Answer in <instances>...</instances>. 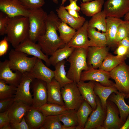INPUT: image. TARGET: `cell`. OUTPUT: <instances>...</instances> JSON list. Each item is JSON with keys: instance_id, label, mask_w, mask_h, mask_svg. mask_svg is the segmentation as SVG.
I'll return each mask as SVG.
<instances>
[{"instance_id": "cell-1", "label": "cell", "mask_w": 129, "mask_h": 129, "mask_svg": "<svg viewBox=\"0 0 129 129\" xmlns=\"http://www.w3.org/2000/svg\"><path fill=\"white\" fill-rule=\"evenodd\" d=\"M58 15L53 11L48 14L45 20L46 31L40 37L38 44L43 52L48 56H51L61 46L65 45L58 36L57 31L61 22Z\"/></svg>"}, {"instance_id": "cell-2", "label": "cell", "mask_w": 129, "mask_h": 129, "mask_svg": "<svg viewBox=\"0 0 129 129\" xmlns=\"http://www.w3.org/2000/svg\"><path fill=\"white\" fill-rule=\"evenodd\" d=\"M29 29L28 17L19 16L10 18L7 29V38L15 48L28 38Z\"/></svg>"}, {"instance_id": "cell-3", "label": "cell", "mask_w": 129, "mask_h": 129, "mask_svg": "<svg viewBox=\"0 0 129 129\" xmlns=\"http://www.w3.org/2000/svg\"><path fill=\"white\" fill-rule=\"evenodd\" d=\"M87 48H75L67 59L70 64L67 76L70 80L77 83L80 81L82 72L89 69L87 62Z\"/></svg>"}, {"instance_id": "cell-4", "label": "cell", "mask_w": 129, "mask_h": 129, "mask_svg": "<svg viewBox=\"0 0 129 129\" xmlns=\"http://www.w3.org/2000/svg\"><path fill=\"white\" fill-rule=\"evenodd\" d=\"M29 29L28 38L36 43L46 31L45 20L48 14L42 8L29 10Z\"/></svg>"}, {"instance_id": "cell-5", "label": "cell", "mask_w": 129, "mask_h": 129, "mask_svg": "<svg viewBox=\"0 0 129 129\" xmlns=\"http://www.w3.org/2000/svg\"><path fill=\"white\" fill-rule=\"evenodd\" d=\"M9 65L12 70H17L22 73L29 72L35 64L37 58L29 57L27 54L12 49L9 54Z\"/></svg>"}, {"instance_id": "cell-6", "label": "cell", "mask_w": 129, "mask_h": 129, "mask_svg": "<svg viewBox=\"0 0 129 129\" xmlns=\"http://www.w3.org/2000/svg\"><path fill=\"white\" fill-rule=\"evenodd\" d=\"M65 106L70 110L77 111L84 100L79 90L77 83L73 81L61 88Z\"/></svg>"}, {"instance_id": "cell-7", "label": "cell", "mask_w": 129, "mask_h": 129, "mask_svg": "<svg viewBox=\"0 0 129 129\" xmlns=\"http://www.w3.org/2000/svg\"><path fill=\"white\" fill-rule=\"evenodd\" d=\"M129 66L124 61L109 72L118 91L126 95L129 94Z\"/></svg>"}, {"instance_id": "cell-8", "label": "cell", "mask_w": 129, "mask_h": 129, "mask_svg": "<svg viewBox=\"0 0 129 129\" xmlns=\"http://www.w3.org/2000/svg\"><path fill=\"white\" fill-rule=\"evenodd\" d=\"M110 78L109 72L90 67L88 70L82 72L80 81H93L98 82L104 86H108L115 85L113 81L110 80Z\"/></svg>"}, {"instance_id": "cell-9", "label": "cell", "mask_w": 129, "mask_h": 129, "mask_svg": "<svg viewBox=\"0 0 129 129\" xmlns=\"http://www.w3.org/2000/svg\"><path fill=\"white\" fill-rule=\"evenodd\" d=\"M104 5L107 17L120 19L129 12V0H107Z\"/></svg>"}, {"instance_id": "cell-10", "label": "cell", "mask_w": 129, "mask_h": 129, "mask_svg": "<svg viewBox=\"0 0 129 129\" xmlns=\"http://www.w3.org/2000/svg\"><path fill=\"white\" fill-rule=\"evenodd\" d=\"M34 79L29 72L23 73L20 83L17 87L15 97L32 105L33 101L32 96L30 91L31 83Z\"/></svg>"}, {"instance_id": "cell-11", "label": "cell", "mask_w": 129, "mask_h": 129, "mask_svg": "<svg viewBox=\"0 0 129 129\" xmlns=\"http://www.w3.org/2000/svg\"><path fill=\"white\" fill-rule=\"evenodd\" d=\"M0 10L10 18L22 16L28 17L29 10L20 0H0Z\"/></svg>"}, {"instance_id": "cell-12", "label": "cell", "mask_w": 129, "mask_h": 129, "mask_svg": "<svg viewBox=\"0 0 129 129\" xmlns=\"http://www.w3.org/2000/svg\"><path fill=\"white\" fill-rule=\"evenodd\" d=\"M107 115L103 126L105 129H120L124 123L121 120L115 104L108 99L106 102Z\"/></svg>"}, {"instance_id": "cell-13", "label": "cell", "mask_w": 129, "mask_h": 129, "mask_svg": "<svg viewBox=\"0 0 129 129\" xmlns=\"http://www.w3.org/2000/svg\"><path fill=\"white\" fill-rule=\"evenodd\" d=\"M47 83L42 80L34 79L30 86L33 92L32 107L34 108L47 103Z\"/></svg>"}, {"instance_id": "cell-14", "label": "cell", "mask_w": 129, "mask_h": 129, "mask_svg": "<svg viewBox=\"0 0 129 129\" xmlns=\"http://www.w3.org/2000/svg\"><path fill=\"white\" fill-rule=\"evenodd\" d=\"M97 107L88 117L84 129H105L103 126L106 118L107 110L102 108L100 98L97 96Z\"/></svg>"}, {"instance_id": "cell-15", "label": "cell", "mask_w": 129, "mask_h": 129, "mask_svg": "<svg viewBox=\"0 0 129 129\" xmlns=\"http://www.w3.org/2000/svg\"><path fill=\"white\" fill-rule=\"evenodd\" d=\"M14 49L43 60L48 66L51 65L48 56L43 52L38 44L32 41L29 38L21 43Z\"/></svg>"}, {"instance_id": "cell-16", "label": "cell", "mask_w": 129, "mask_h": 129, "mask_svg": "<svg viewBox=\"0 0 129 129\" xmlns=\"http://www.w3.org/2000/svg\"><path fill=\"white\" fill-rule=\"evenodd\" d=\"M108 48L106 46H90L87 48V62L89 68H99L108 54Z\"/></svg>"}, {"instance_id": "cell-17", "label": "cell", "mask_w": 129, "mask_h": 129, "mask_svg": "<svg viewBox=\"0 0 129 129\" xmlns=\"http://www.w3.org/2000/svg\"><path fill=\"white\" fill-rule=\"evenodd\" d=\"M88 21H86L83 25L76 31L71 40L67 44L75 48H87L96 46L88 39L87 29Z\"/></svg>"}, {"instance_id": "cell-18", "label": "cell", "mask_w": 129, "mask_h": 129, "mask_svg": "<svg viewBox=\"0 0 129 129\" xmlns=\"http://www.w3.org/2000/svg\"><path fill=\"white\" fill-rule=\"evenodd\" d=\"M10 68L8 60L0 62V79L4 80L7 84L17 87L22 78L23 73L16 70L13 72Z\"/></svg>"}, {"instance_id": "cell-19", "label": "cell", "mask_w": 129, "mask_h": 129, "mask_svg": "<svg viewBox=\"0 0 129 129\" xmlns=\"http://www.w3.org/2000/svg\"><path fill=\"white\" fill-rule=\"evenodd\" d=\"M29 72L34 79L42 80L47 83L51 82L54 77V71L45 65L42 60L38 58Z\"/></svg>"}, {"instance_id": "cell-20", "label": "cell", "mask_w": 129, "mask_h": 129, "mask_svg": "<svg viewBox=\"0 0 129 129\" xmlns=\"http://www.w3.org/2000/svg\"><path fill=\"white\" fill-rule=\"evenodd\" d=\"M32 108V105L20 100L16 99L8 110L10 123L20 122L27 112Z\"/></svg>"}, {"instance_id": "cell-21", "label": "cell", "mask_w": 129, "mask_h": 129, "mask_svg": "<svg viewBox=\"0 0 129 129\" xmlns=\"http://www.w3.org/2000/svg\"><path fill=\"white\" fill-rule=\"evenodd\" d=\"M95 81H89L88 82L80 81L77 85L80 92L84 100L90 105L93 110L97 107V96L95 94L94 88Z\"/></svg>"}, {"instance_id": "cell-22", "label": "cell", "mask_w": 129, "mask_h": 129, "mask_svg": "<svg viewBox=\"0 0 129 129\" xmlns=\"http://www.w3.org/2000/svg\"><path fill=\"white\" fill-rule=\"evenodd\" d=\"M123 20L120 18L107 17L106 18L105 33L107 46L110 47L117 46L116 36L118 27Z\"/></svg>"}, {"instance_id": "cell-23", "label": "cell", "mask_w": 129, "mask_h": 129, "mask_svg": "<svg viewBox=\"0 0 129 129\" xmlns=\"http://www.w3.org/2000/svg\"><path fill=\"white\" fill-rule=\"evenodd\" d=\"M47 103H54L65 106L62 97L61 87L60 84L54 78L51 82L47 83Z\"/></svg>"}, {"instance_id": "cell-24", "label": "cell", "mask_w": 129, "mask_h": 129, "mask_svg": "<svg viewBox=\"0 0 129 129\" xmlns=\"http://www.w3.org/2000/svg\"><path fill=\"white\" fill-rule=\"evenodd\" d=\"M56 11L58 17L62 22L69 25L76 30H78L81 27L86 21L85 18L83 16L76 18L71 15L63 5H60Z\"/></svg>"}, {"instance_id": "cell-25", "label": "cell", "mask_w": 129, "mask_h": 129, "mask_svg": "<svg viewBox=\"0 0 129 129\" xmlns=\"http://www.w3.org/2000/svg\"><path fill=\"white\" fill-rule=\"evenodd\" d=\"M126 95L118 91L116 93H112L108 99L116 105L119 111L120 118L124 123L129 114V105L125 103L124 100Z\"/></svg>"}, {"instance_id": "cell-26", "label": "cell", "mask_w": 129, "mask_h": 129, "mask_svg": "<svg viewBox=\"0 0 129 129\" xmlns=\"http://www.w3.org/2000/svg\"><path fill=\"white\" fill-rule=\"evenodd\" d=\"M94 90L95 94L100 99L103 108L107 110L106 102L108 97L113 92L116 93L118 90L114 85L106 86L101 85L99 82L95 81Z\"/></svg>"}, {"instance_id": "cell-27", "label": "cell", "mask_w": 129, "mask_h": 129, "mask_svg": "<svg viewBox=\"0 0 129 129\" xmlns=\"http://www.w3.org/2000/svg\"><path fill=\"white\" fill-rule=\"evenodd\" d=\"M40 111L32 108L26 113L24 117L31 129H39L46 117Z\"/></svg>"}, {"instance_id": "cell-28", "label": "cell", "mask_w": 129, "mask_h": 129, "mask_svg": "<svg viewBox=\"0 0 129 129\" xmlns=\"http://www.w3.org/2000/svg\"><path fill=\"white\" fill-rule=\"evenodd\" d=\"M104 2V0H95L87 2H81L80 4L81 10L86 16L92 17L102 11Z\"/></svg>"}, {"instance_id": "cell-29", "label": "cell", "mask_w": 129, "mask_h": 129, "mask_svg": "<svg viewBox=\"0 0 129 129\" xmlns=\"http://www.w3.org/2000/svg\"><path fill=\"white\" fill-rule=\"evenodd\" d=\"M34 108L40 111L46 116L59 115L70 110L65 106L48 103Z\"/></svg>"}, {"instance_id": "cell-30", "label": "cell", "mask_w": 129, "mask_h": 129, "mask_svg": "<svg viewBox=\"0 0 129 129\" xmlns=\"http://www.w3.org/2000/svg\"><path fill=\"white\" fill-rule=\"evenodd\" d=\"M93 110L89 104L84 100L77 111L78 125L76 129H84L89 116Z\"/></svg>"}, {"instance_id": "cell-31", "label": "cell", "mask_w": 129, "mask_h": 129, "mask_svg": "<svg viewBox=\"0 0 129 129\" xmlns=\"http://www.w3.org/2000/svg\"><path fill=\"white\" fill-rule=\"evenodd\" d=\"M64 60L59 62L55 66L54 78L60 84L61 88L73 81L68 78L65 70Z\"/></svg>"}, {"instance_id": "cell-32", "label": "cell", "mask_w": 129, "mask_h": 129, "mask_svg": "<svg viewBox=\"0 0 129 129\" xmlns=\"http://www.w3.org/2000/svg\"><path fill=\"white\" fill-rule=\"evenodd\" d=\"M75 48L66 44L63 48H59L49 58L51 65L55 66L59 62L67 59L72 53Z\"/></svg>"}, {"instance_id": "cell-33", "label": "cell", "mask_w": 129, "mask_h": 129, "mask_svg": "<svg viewBox=\"0 0 129 129\" xmlns=\"http://www.w3.org/2000/svg\"><path fill=\"white\" fill-rule=\"evenodd\" d=\"M127 58L126 56H115L108 53L99 68L110 72L118 64L125 61Z\"/></svg>"}, {"instance_id": "cell-34", "label": "cell", "mask_w": 129, "mask_h": 129, "mask_svg": "<svg viewBox=\"0 0 129 129\" xmlns=\"http://www.w3.org/2000/svg\"><path fill=\"white\" fill-rule=\"evenodd\" d=\"M59 116L60 121L67 129H76L78 125L77 111L70 110Z\"/></svg>"}, {"instance_id": "cell-35", "label": "cell", "mask_w": 129, "mask_h": 129, "mask_svg": "<svg viewBox=\"0 0 129 129\" xmlns=\"http://www.w3.org/2000/svg\"><path fill=\"white\" fill-rule=\"evenodd\" d=\"M106 16L104 10L93 16L88 21V27L97 28L99 31L105 32Z\"/></svg>"}, {"instance_id": "cell-36", "label": "cell", "mask_w": 129, "mask_h": 129, "mask_svg": "<svg viewBox=\"0 0 129 129\" xmlns=\"http://www.w3.org/2000/svg\"><path fill=\"white\" fill-rule=\"evenodd\" d=\"M88 35L90 41L96 46L103 47L107 46V39L105 32L97 31L96 28L88 27Z\"/></svg>"}, {"instance_id": "cell-37", "label": "cell", "mask_w": 129, "mask_h": 129, "mask_svg": "<svg viewBox=\"0 0 129 129\" xmlns=\"http://www.w3.org/2000/svg\"><path fill=\"white\" fill-rule=\"evenodd\" d=\"M75 29L61 22L58 27L59 33V37L65 44H67L76 33Z\"/></svg>"}, {"instance_id": "cell-38", "label": "cell", "mask_w": 129, "mask_h": 129, "mask_svg": "<svg viewBox=\"0 0 129 129\" xmlns=\"http://www.w3.org/2000/svg\"><path fill=\"white\" fill-rule=\"evenodd\" d=\"M59 115L46 116L40 129H67L62 125Z\"/></svg>"}, {"instance_id": "cell-39", "label": "cell", "mask_w": 129, "mask_h": 129, "mask_svg": "<svg viewBox=\"0 0 129 129\" xmlns=\"http://www.w3.org/2000/svg\"><path fill=\"white\" fill-rule=\"evenodd\" d=\"M17 87L8 85L3 80L0 79V100L15 97Z\"/></svg>"}, {"instance_id": "cell-40", "label": "cell", "mask_w": 129, "mask_h": 129, "mask_svg": "<svg viewBox=\"0 0 129 129\" xmlns=\"http://www.w3.org/2000/svg\"><path fill=\"white\" fill-rule=\"evenodd\" d=\"M129 30L126 21L123 20L119 25L116 36L117 46L118 43L125 38L128 36Z\"/></svg>"}, {"instance_id": "cell-41", "label": "cell", "mask_w": 129, "mask_h": 129, "mask_svg": "<svg viewBox=\"0 0 129 129\" xmlns=\"http://www.w3.org/2000/svg\"><path fill=\"white\" fill-rule=\"evenodd\" d=\"M22 4L28 10L41 8L45 2L44 0H20Z\"/></svg>"}, {"instance_id": "cell-42", "label": "cell", "mask_w": 129, "mask_h": 129, "mask_svg": "<svg viewBox=\"0 0 129 129\" xmlns=\"http://www.w3.org/2000/svg\"><path fill=\"white\" fill-rule=\"evenodd\" d=\"M10 17L6 14L0 12V35L3 36L6 34L7 29Z\"/></svg>"}, {"instance_id": "cell-43", "label": "cell", "mask_w": 129, "mask_h": 129, "mask_svg": "<svg viewBox=\"0 0 129 129\" xmlns=\"http://www.w3.org/2000/svg\"><path fill=\"white\" fill-rule=\"evenodd\" d=\"M15 100V97L0 100V113L8 110L13 105Z\"/></svg>"}, {"instance_id": "cell-44", "label": "cell", "mask_w": 129, "mask_h": 129, "mask_svg": "<svg viewBox=\"0 0 129 129\" xmlns=\"http://www.w3.org/2000/svg\"><path fill=\"white\" fill-rule=\"evenodd\" d=\"M8 114L9 110L0 113V129L10 124Z\"/></svg>"}, {"instance_id": "cell-45", "label": "cell", "mask_w": 129, "mask_h": 129, "mask_svg": "<svg viewBox=\"0 0 129 129\" xmlns=\"http://www.w3.org/2000/svg\"><path fill=\"white\" fill-rule=\"evenodd\" d=\"M114 52L119 57L126 56L128 58L129 55V48L122 45H119Z\"/></svg>"}, {"instance_id": "cell-46", "label": "cell", "mask_w": 129, "mask_h": 129, "mask_svg": "<svg viewBox=\"0 0 129 129\" xmlns=\"http://www.w3.org/2000/svg\"><path fill=\"white\" fill-rule=\"evenodd\" d=\"M12 129H31L27 123L24 117L20 122L15 123H11Z\"/></svg>"}, {"instance_id": "cell-47", "label": "cell", "mask_w": 129, "mask_h": 129, "mask_svg": "<svg viewBox=\"0 0 129 129\" xmlns=\"http://www.w3.org/2000/svg\"><path fill=\"white\" fill-rule=\"evenodd\" d=\"M8 42L6 37H5L0 41V57L5 55L7 53L9 48Z\"/></svg>"}, {"instance_id": "cell-48", "label": "cell", "mask_w": 129, "mask_h": 129, "mask_svg": "<svg viewBox=\"0 0 129 129\" xmlns=\"http://www.w3.org/2000/svg\"><path fill=\"white\" fill-rule=\"evenodd\" d=\"M78 0H69L70 4L65 6L64 8L67 10H73L79 11L81 10V8L77 5L76 2Z\"/></svg>"}, {"instance_id": "cell-49", "label": "cell", "mask_w": 129, "mask_h": 129, "mask_svg": "<svg viewBox=\"0 0 129 129\" xmlns=\"http://www.w3.org/2000/svg\"><path fill=\"white\" fill-rule=\"evenodd\" d=\"M119 45H123L129 48V36L119 41L118 43L117 46Z\"/></svg>"}, {"instance_id": "cell-50", "label": "cell", "mask_w": 129, "mask_h": 129, "mask_svg": "<svg viewBox=\"0 0 129 129\" xmlns=\"http://www.w3.org/2000/svg\"><path fill=\"white\" fill-rule=\"evenodd\" d=\"M67 11L69 13L71 16L76 18L81 17L78 13V11L75 10H68Z\"/></svg>"}, {"instance_id": "cell-51", "label": "cell", "mask_w": 129, "mask_h": 129, "mask_svg": "<svg viewBox=\"0 0 129 129\" xmlns=\"http://www.w3.org/2000/svg\"><path fill=\"white\" fill-rule=\"evenodd\" d=\"M120 129H129V114L125 122Z\"/></svg>"}, {"instance_id": "cell-52", "label": "cell", "mask_w": 129, "mask_h": 129, "mask_svg": "<svg viewBox=\"0 0 129 129\" xmlns=\"http://www.w3.org/2000/svg\"><path fill=\"white\" fill-rule=\"evenodd\" d=\"M66 0H62V2L61 5H63ZM52 1L55 3L58 4V0H52Z\"/></svg>"}, {"instance_id": "cell-53", "label": "cell", "mask_w": 129, "mask_h": 129, "mask_svg": "<svg viewBox=\"0 0 129 129\" xmlns=\"http://www.w3.org/2000/svg\"><path fill=\"white\" fill-rule=\"evenodd\" d=\"M124 20L125 21L129 20V12L124 16Z\"/></svg>"}, {"instance_id": "cell-54", "label": "cell", "mask_w": 129, "mask_h": 129, "mask_svg": "<svg viewBox=\"0 0 129 129\" xmlns=\"http://www.w3.org/2000/svg\"><path fill=\"white\" fill-rule=\"evenodd\" d=\"M126 23L127 24L128 28V30H129V35L128 36L129 37V20L128 21H126Z\"/></svg>"}, {"instance_id": "cell-55", "label": "cell", "mask_w": 129, "mask_h": 129, "mask_svg": "<svg viewBox=\"0 0 129 129\" xmlns=\"http://www.w3.org/2000/svg\"><path fill=\"white\" fill-rule=\"evenodd\" d=\"M83 2H86L92 1V0H82Z\"/></svg>"}, {"instance_id": "cell-56", "label": "cell", "mask_w": 129, "mask_h": 129, "mask_svg": "<svg viewBox=\"0 0 129 129\" xmlns=\"http://www.w3.org/2000/svg\"><path fill=\"white\" fill-rule=\"evenodd\" d=\"M129 98V94L128 95H126L125 98L126 99L127 98ZM128 103L129 104V100L128 102Z\"/></svg>"}, {"instance_id": "cell-57", "label": "cell", "mask_w": 129, "mask_h": 129, "mask_svg": "<svg viewBox=\"0 0 129 129\" xmlns=\"http://www.w3.org/2000/svg\"><path fill=\"white\" fill-rule=\"evenodd\" d=\"M128 58H129V56H128Z\"/></svg>"}, {"instance_id": "cell-58", "label": "cell", "mask_w": 129, "mask_h": 129, "mask_svg": "<svg viewBox=\"0 0 129 129\" xmlns=\"http://www.w3.org/2000/svg\"></svg>"}]
</instances>
